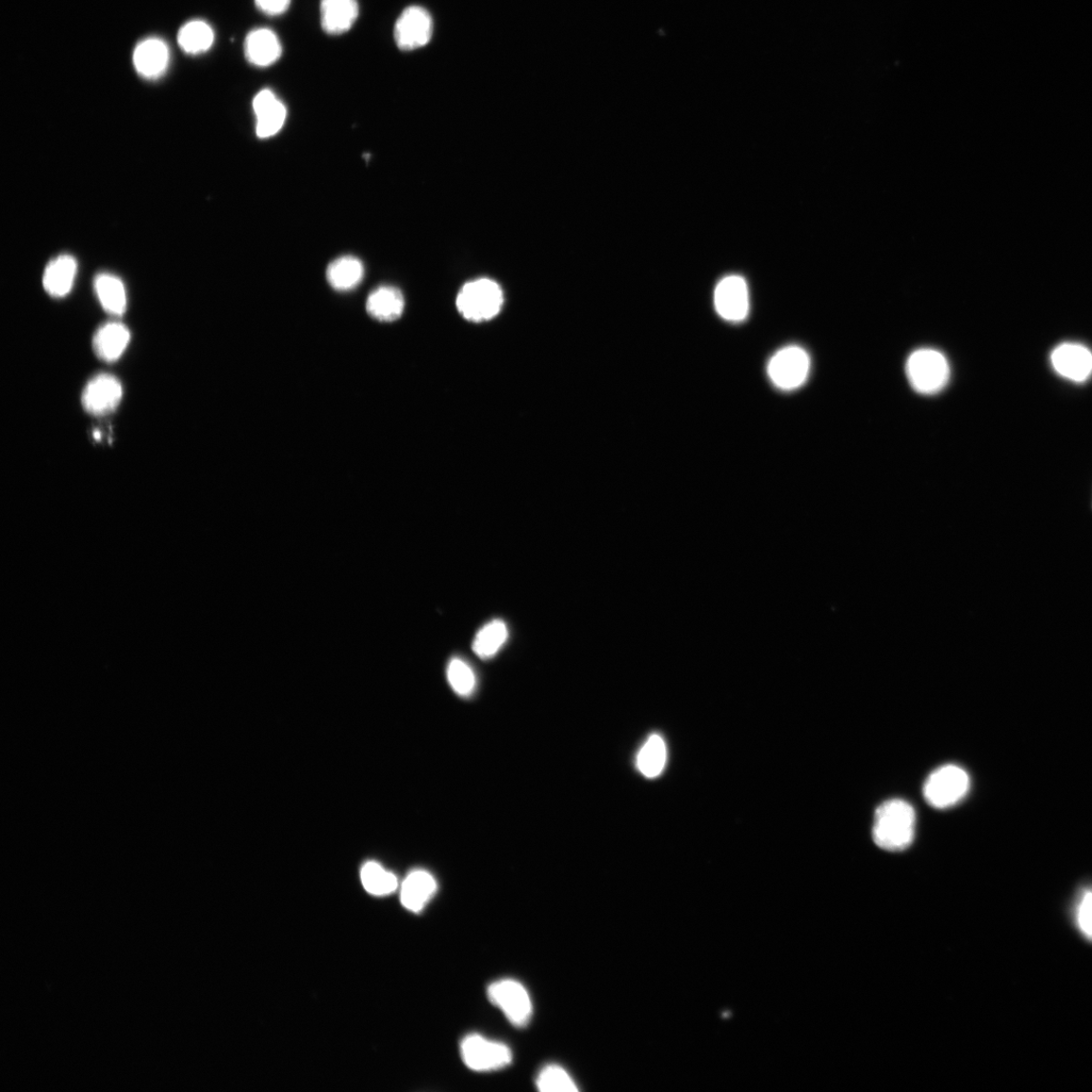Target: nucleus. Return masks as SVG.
<instances>
[{
	"mask_svg": "<svg viewBox=\"0 0 1092 1092\" xmlns=\"http://www.w3.org/2000/svg\"><path fill=\"white\" fill-rule=\"evenodd\" d=\"M916 813L900 799L885 801L876 809L872 836L880 849L900 852L912 845L915 838Z\"/></svg>",
	"mask_w": 1092,
	"mask_h": 1092,
	"instance_id": "nucleus-1",
	"label": "nucleus"
},
{
	"mask_svg": "<svg viewBox=\"0 0 1092 1092\" xmlns=\"http://www.w3.org/2000/svg\"><path fill=\"white\" fill-rule=\"evenodd\" d=\"M536 1086L542 1092H575L576 1085L571 1075L558 1065L544 1067L538 1074Z\"/></svg>",
	"mask_w": 1092,
	"mask_h": 1092,
	"instance_id": "nucleus-27",
	"label": "nucleus"
},
{
	"mask_svg": "<svg viewBox=\"0 0 1092 1092\" xmlns=\"http://www.w3.org/2000/svg\"><path fill=\"white\" fill-rule=\"evenodd\" d=\"M666 762V743L658 735H653L638 753L637 768L645 777L655 778L663 772Z\"/></svg>",
	"mask_w": 1092,
	"mask_h": 1092,
	"instance_id": "nucleus-24",
	"label": "nucleus"
},
{
	"mask_svg": "<svg viewBox=\"0 0 1092 1092\" xmlns=\"http://www.w3.org/2000/svg\"><path fill=\"white\" fill-rule=\"evenodd\" d=\"M970 788L968 773L957 765H945L934 771L923 786L926 802L937 809H946L961 801Z\"/></svg>",
	"mask_w": 1092,
	"mask_h": 1092,
	"instance_id": "nucleus-4",
	"label": "nucleus"
},
{
	"mask_svg": "<svg viewBox=\"0 0 1092 1092\" xmlns=\"http://www.w3.org/2000/svg\"><path fill=\"white\" fill-rule=\"evenodd\" d=\"M359 13L357 0H321L320 19L329 35H341L355 24Z\"/></svg>",
	"mask_w": 1092,
	"mask_h": 1092,
	"instance_id": "nucleus-15",
	"label": "nucleus"
},
{
	"mask_svg": "<svg viewBox=\"0 0 1092 1092\" xmlns=\"http://www.w3.org/2000/svg\"><path fill=\"white\" fill-rule=\"evenodd\" d=\"M504 303L501 287L489 278L470 281L460 290L456 306L463 318L485 322L497 316Z\"/></svg>",
	"mask_w": 1092,
	"mask_h": 1092,
	"instance_id": "nucleus-2",
	"label": "nucleus"
},
{
	"mask_svg": "<svg viewBox=\"0 0 1092 1092\" xmlns=\"http://www.w3.org/2000/svg\"><path fill=\"white\" fill-rule=\"evenodd\" d=\"M122 396L123 387L118 378L111 374H98L82 393V405L91 415L105 416L118 408Z\"/></svg>",
	"mask_w": 1092,
	"mask_h": 1092,
	"instance_id": "nucleus-10",
	"label": "nucleus"
},
{
	"mask_svg": "<svg viewBox=\"0 0 1092 1092\" xmlns=\"http://www.w3.org/2000/svg\"><path fill=\"white\" fill-rule=\"evenodd\" d=\"M1054 370L1063 377L1082 383L1092 374V353L1079 343H1063L1051 354Z\"/></svg>",
	"mask_w": 1092,
	"mask_h": 1092,
	"instance_id": "nucleus-11",
	"label": "nucleus"
},
{
	"mask_svg": "<svg viewBox=\"0 0 1092 1092\" xmlns=\"http://www.w3.org/2000/svg\"><path fill=\"white\" fill-rule=\"evenodd\" d=\"M254 2L260 11L275 16L286 12L292 0H254Z\"/></svg>",
	"mask_w": 1092,
	"mask_h": 1092,
	"instance_id": "nucleus-29",
	"label": "nucleus"
},
{
	"mask_svg": "<svg viewBox=\"0 0 1092 1092\" xmlns=\"http://www.w3.org/2000/svg\"><path fill=\"white\" fill-rule=\"evenodd\" d=\"M244 54L247 61L257 68H269L283 54V46L273 30L259 28L247 35Z\"/></svg>",
	"mask_w": 1092,
	"mask_h": 1092,
	"instance_id": "nucleus-13",
	"label": "nucleus"
},
{
	"mask_svg": "<svg viewBox=\"0 0 1092 1092\" xmlns=\"http://www.w3.org/2000/svg\"><path fill=\"white\" fill-rule=\"evenodd\" d=\"M360 877L363 887L374 896L391 895L398 887L396 877L375 862L364 865Z\"/></svg>",
	"mask_w": 1092,
	"mask_h": 1092,
	"instance_id": "nucleus-25",
	"label": "nucleus"
},
{
	"mask_svg": "<svg viewBox=\"0 0 1092 1092\" xmlns=\"http://www.w3.org/2000/svg\"><path fill=\"white\" fill-rule=\"evenodd\" d=\"M810 366L812 364L807 352L800 346L789 345L771 357L768 375L776 388L794 391L806 383Z\"/></svg>",
	"mask_w": 1092,
	"mask_h": 1092,
	"instance_id": "nucleus-5",
	"label": "nucleus"
},
{
	"mask_svg": "<svg viewBox=\"0 0 1092 1092\" xmlns=\"http://www.w3.org/2000/svg\"><path fill=\"white\" fill-rule=\"evenodd\" d=\"M363 275V264L354 256H343L331 262L326 273L329 285L337 291L354 289L361 283Z\"/></svg>",
	"mask_w": 1092,
	"mask_h": 1092,
	"instance_id": "nucleus-21",
	"label": "nucleus"
},
{
	"mask_svg": "<svg viewBox=\"0 0 1092 1092\" xmlns=\"http://www.w3.org/2000/svg\"><path fill=\"white\" fill-rule=\"evenodd\" d=\"M1072 918L1082 938L1092 942V886L1078 893L1072 905Z\"/></svg>",
	"mask_w": 1092,
	"mask_h": 1092,
	"instance_id": "nucleus-26",
	"label": "nucleus"
},
{
	"mask_svg": "<svg viewBox=\"0 0 1092 1092\" xmlns=\"http://www.w3.org/2000/svg\"><path fill=\"white\" fill-rule=\"evenodd\" d=\"M950 374L946 356L936 350L916 351L906 362L909 383L922 394H934L944 389L949 382Z\"/></svg>",
	"mask_w": 1092,
	"mask_h": 1092,
	"instance_id": "nucleus-3",
	"label": "nucleus"
},
{
	"mask_svg": "<svg viewBox=\"0 0 1092 1092\" xmlns=\"http://www.w3.org/2000/svg\"><path fill=\"white\" fill-rule=\"evenodd\" d=\"M77 273V262L70 255H61L50 262L43 276L45 291L54 297L69 294Z\"/></svg>",
	"mask_w": 1092,
	"mask_h": 1092,
	"instance_id": "nucleus-18",
	"label": "nucleus"
},
{
	"mask_svg": "<svg viewBox=\"0 0 1092 1092\" xmlns=\"http://www.w3.org/2000/svg\"><path fill=\"white\" fill-rule=\"evenodd\" d=\"M508 628L502 620H493L479 630L473 642V651L483 659L497 654L508 639Z\"/></svg>",
	"mask_w": 1092,
	"mask_h": 1092,
	"instance_id": "nucleus-23",
	"label": "nucleus"
},
{
	"mask_svg": "<svg viewBox=\"0 0 1092 1092\" xmlns=\"http://www.w3.org/2000/svg\"><path fill=\"white\" fill-rule=\"evenodd\" d=\"M178 44L188 54H203L210 50L214 41V32L212 27L202 21L194 20L187 23L179 30Z\"/></svg>",
	"mask_w": 1092,
	"mask_h": 1092,
	"instance_id": "nucleus-22",
	"label": "nucleus"
},
{
	"mask_svg": "<svg viewBox=\"0 0 1092 1092\" xmlns=\"http://www.w3.org/2000/svg\"><path fill=\"white\" fill-rule=\"evenodd\" d=\"M94 290L99 302L111 315H124L127 310V293L119 277L108 273L98 274L94 279Z\"/></svg>",
	"mask_w": 1092,
	"mask_h": 1092,
	"instance_id": "nucleus-20",
	"label": "nucleus"
},
{
	"mask_svg": "<svg viewBox=\"0 0 1092 1092\" xmlns=\"http://www.w3.org/2000/svg\"><path fill=\"white\" fill-rule=\"evenodd\" d=\"M448 679L459 697H469L475 688V676L473 669L461 658L455 657L448 667Z\"/></svg>",
	"mask_w": 1092,
	"mask_h": 1092,
	"instance_id": "nucleus-28",
	"label": "nucleus"
},
{
	"mask_svg": "<svg viewBox=\"0 0 1092 1092\" xmlns=\"http://www.w3.org/2000/svg\"><path fill=\"white\" fill-rule=\"evenodd\" d=\"M170 58L167 43L157 38H149L140 42L135 48L133 63L141 76L156 79L167 71Z\"/></svg>",
	"mask_w": 1092,
	"mask_h": 1092,
	"instance_id": "nucleus-14",
	"label": "nucleus"
},
{
	"mask_svg": "<svg viewBox=\"0 0 1092 1092\" xmlns=\"http://www.w3.org/2000/svg\"><path fill=\"white\" fill-rule=\"evenodd\" d=\"M434 34L432 15L421 7L407 8L394 25L396 46L403 51H412L426 46Z\"/></svg>",
	"mask_w": 1092,
	"mask_h": 1092,
	"instance_id": "nucleus-8",
	"label": "nucleus"
},
{
	"mask_svg": "<svg viewBox=\"0 0 1092 1092\" xmlns=\"http://www.w3.org/2000/svg\"><path fill=\"white\" fill-rule=\"evenodd\" d=\"M488 998L516 1027H525L532 1020L533 1001L520 982L513 980L493 982L488 987Z\"/></svg>",
	"mask_w": 1092,
	"mask_h": 1092,
	"instance_id": "nucleus-7",
	"label": "nucleus"
},
{
	"mask_svg": "<svg viewBox=\"0 0 1092 1092\" xmlns=\"http://www.w3.org/2000/svg\"><path fill=\"white\" fill-rule=\"evenodd\" d=\"M460 1052L463 1062L476 1072L499 1070L512 1062V1052L507 1045L477 1034L462 1040Z\"/></svg>",
	"mask_w": 1092,
	"mask_h": 1092,
	"instance_id": "nucleus-6",
	"label": "nucleus"
},
{
	"mask_svg": "<svg viewBox=\"0 0 1092 1092\" xmlns=\"http://www.w3.org/2000/svg\"><path fill=\"white\" fill-rule=\"evenodd\" d=\"M404 308V295L399 289L394 287H379L368 297L367 311L373 318L380 322L398 320Z\"/></svg>",
	"mask_w": 1092,
	"mask_h": 1092,
	"instance_id": "nucleus-19",
	"label": "nucleus"
},
{
	"mask_svg": "<svg viewBox=\"0 0 1092 1092\" xmlns=\"http://www.w3.org/2000/svg\"><path fill=\"white\" fill-rule=\"evenodd\" d=\"M437 890L435 877L427 871L416 870L407 876L402 891L401 901L413 913H419L432 900Z\"/></svg>",
	"mask_w": 1092,
	"mask_h": 1092,
	"instance_id": "nucleus-16",
	"label": "nucleus"
},
{
	"mask_svg": "<svg viewBox=\"0 0 1092 1092\" xmlns=\"http://www.w3.org/2000/svg\"><path fill=\"white\" fill-rule=\"evenodd\" d=\"M715 305L718 315L727 322L739 323L746 320L750 311L746 280L738 275L722 278L716 289Z\"/></svg>",
	"mask_w": 1092,
	"mask_h": 1092,
	"instance_id": "nucleus-9",
	"label": "nucleus"
},
{
	"mask_svg": "<svg viewBox=\"0 0 1092 1092\" xmlns=\"http://www.w3.org/2000/svg\"><path fill=\"white\" fill-rule=\"evenodd\" d=\"M130 339V330L124 324L109 323L97 330L93 337V350L102 360L114 362L123 355Z\"/></svg>",
	"mask_w": 1092,
	"mask_h": 1092,
	"instance_id": "nucleus-17",
	"label": "nucleus"
},
{
	"mask_svg": "<svg viewBox=\"0 0 1092 1092\" xmlns=\"http://www.w3.org/2000/svg\"><path fill=\"white\" fill-rule=\"evenodd\" d=\"M253 111L257 118L256 133L259 138L275 135L286 122V106L271 90L258 92L253 99Z\"/></svg>",
	"mask_w": 1092,
	"mask_h": 1092,
	"instance_id": "nucleus-12",
	"label": "nucleus"
}]
</instances>
